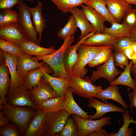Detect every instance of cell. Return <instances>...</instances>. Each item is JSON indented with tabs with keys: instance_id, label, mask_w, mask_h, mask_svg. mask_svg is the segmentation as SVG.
<instances>
[{
	"instance_id": "cell-20",
	"label": "cell",
	"mask_w": 136,
	"mask_h": 136,
	"mask_svg": "<svg viewBox=\"0 0 136 136\" xmlns=\"http://www.w3.org/2000/svg\"><path fill=\"white\" fill-rule=\"evenodd\" d=\"M32 18L33 22L35 28L38 34V41L40 44L43 32L46 27V20L43 18L42 11L43 4L39 2L36 6L31 8L28 7Z\"/></svg>"
},
{
	"instance_id": "cell-24",
	"label": "cell",
	"mask_w": 136,
	"mask_h": 136,
	"mask_svg": "<svg viewBox=\"0 0 136 136\" xmlns=\"http://www.w3.org/2000/svg\"><path fill=\"white\" fill-rule=\"evenodd\" d=\"M65 95L50 98L36 106V109L44 111L47 113L58 112L64 109Z\"/></svg>"
},
{
	"instance_id": "cell-17",
	"label": "cell",
	"mask_w": 136,
	"mask_h": 136,
	"mask_svg": "<svg viewBox=\"0 0 136 136\" xmlns=\"http://www.w3.org/2000/svg\"><path fill=\"white\" fill-rule=\"evenodd\" d=\"M2 51L4 58V64L8 67L10 75L11 83L9 87L25 84L21 80L17 72V56Z\"/></svg>"
},
{
	"instance_id": "cell-2",
	"label": "cell",
	"mask_w": 136,
	"mask_h": 136,
	"mask_svg": "<svg viewBox=\"0 0 136 136\" xmlns=\"http://www.w3.org/2000/svg\"><path fill=\"white\" fill-rule=\"evenodd\" d=\"M0 106V112L9 121L18 127L21 132L24 134L36 111L7 103Z\"/></svg>"
},
{
	"instance_id": "cell-13",
	"label": "cell",
	"mask_w": 136,
	"mask_h": 136,
	"mask_svg": "<svg viewBox=\"0 0 136 136\" xmlns=\"http://www.w3.org/2000/svg\"><path fill=\"white\" fill-rule=\"evenodd\" d=\"M17 57V72L21 80L25 84L26 76L28 71L38 69L46 63L42 61L39 62L34 57L27 54Z\"/></svg>"
},
{
	"instance_id": "cell-32",
	"label": "cell",
	"mask_w": 136,
	"mask_h": 136,
	"mask_svg": "<svg viewBox=\"0 0 136 136\" xmlns=\"http://www.w3.org/2000/svg\"><path fill=\"white\" fill-rule=\"evenodd\" d=\"M130 31L122 23L117 22H113L110 27L105 26L104 29V33L116 39L129 36Z\"/></svg>"
},
{
	"instance_id": "cell-38",
	"label": "cell",
	"mask_w": 136,
	"mask_h": 136,
	"mask_svg": "<svg viewBox=\"0 0 136 136\" xmlns=\"http://www.w3.org/2000/svg\"><path fill=\"white\" fill-rule=\"evenodd\" d=\"M122 24L130 31L136 30V9L129 8L123 16Z\"/></svg>"
},
{
	"instance_id": "cell-8",
	"label": "cell",
	"mask_w": 136,
	"mask_h": 136,
	"mask_svg": "<svg viewBox=\"0 0 136 136\" xmlns=\"http://www.w3.org/2000/svg\"><path fill=\"white\" fill-rule=\"evenodd\" d=\"M71 117L78 125L79 136H87L91 133L111 123V118L109 117H104L96 120L84 119L76 114L72 115Z\"/></svg>"
},
{
	"instance_id": "cell-43",
	"label": "cell",
	"mask_w": 136,
	"mask_h": 136,
	"mask_svg": "<svg viewBox=\"0 0 136 136\" xmlns=\"http://www.w3.org/2000/svg\"><path fill=\"white\" fill-rule=\"evenodd\" d=\"M23 0H0V9L3 10L12 9L15 6L20 4Z\"/></svg>"
},
{
	"instance_id": "cell-16",
	"label": "cell",
	"mask_w": 136,
	"mask_h": 136,
	"mask_svg": "<svg viewBox=\"0 0 136 136\" xmlns=\"http://www.w3.org/2000/svg\"><path fill=\"white\" fill-rule=\"evenodd\" d=\"M82 8L86 17L94 28L96 32L104 33V23L106 20L101 14L92 7L82 4Z\"/></svg>"
},
{
	"instance_id": "cell-46",
	"label": "cell",
	"mask_w": 136,
	"mask_h": 136,
	"mask_svg": "<svg viewBox=\"0 0 136 136\" xmlns=\"http://www.w3.org/2000/svg\"><path fill=\"white\" fill-rule=\"evenodd\" d=\"M9 121V119L0 112V127L7 124Z\"/></svg>"
},
{
	"instance_id": "cell-36",
	"label": "cell",
	"mask_w": 136,
	"mask_h": 136,
	"mask_svg": "<svg viewBox=\"0 0 136 136\" xmlns=\"http://www.w3.org/2000/svg\"><path fill=\"white\" fill-rule=\"evenodd\" d=\"M0 48L3 52L17 57L26 55L21 49L15 44L1 38L0 39Z\"/></svg>"
},
{
	"instance_id": "cell-45",
	"label": "cell",
	"mask_w": 136,
	"mask_h": 136,
	"mask_svg": "<svg viewBox=\"0 0 136 136\" xmlns=\"http://www.w3.org/2000/svg\"><path fill=\"white\" fill-rule=\"evenodd\" d=\"M128 95L130 106L136 108V89L133 90L128 94Z\"/></svg>"
},
{
	"instance_id": "cell-42",
	"label": "cell",
	"mask_w": 136,
	"mask_h": 136,
	"mask_svg": "<svg viewBox=\"0 0 136 136\" xmlns=\"http://www.w3.org/2000/svg\"><path fill=\"white\" fill-rule=\"evenodd\" d=\"M20 132V131L16 126L8 123L0 127V136H19L21 135Z\"/></svg>"
},
{
	"instance_id": "cell-1",
	"label": "cell",
	"mask_w": 136,
	"mask_h": 136,
	"mask_svg": "<svg viewBox=\"0 0 136 136\" xmlns=\"http://www.w3.org/2000/svg\"><path fill=\"white\" fill-rule=\"evenodd\" d=\"M60 48L51 54L34 57L37 60H42L48 64L53 71L52 76L57 78L70 79V76L66 70L63 62L64 52L69 46L72 45L75 41L74 35L69 37L64 40Z\"/></svg>"
},
{
	"instance_id": "cell-30",
	"label": "cell",
	"mask_w": 136,
	"mask_h": 136,
	"mask_svg": "<svg viewBox=\"0 0 136 136\" xmlns=\"http://www.w3.org/2000/svg\"><path fill=\"white\" fill-rule=\"evenodd\" d=\"M85 5L92 7L101 14L111 25L114 22H117L109 12L105 0H88Z\"/></svg>"
},
{
	"instance_id": "cell-5",
	"label": "cell",
	"mask_w": 136,
	"mask_h": 136,
	"mask_svg": "<svg viewBox=\"0 0 136 136\" xmlns=\"http://www.w3.org/2000/svg\"><path fill=\"white\" fill-rule=\"evenodd\" d=\"M6 96L7 103L20 107L27 106L36 109L35 104L26 84L9 87Z\"/></svg>"
},
{
	"instance_id": "cell-31",
	"label": "cell",
	"mask_w": 136,
	"mask_h": 136,
	"mask_svg": "<svg viewBox=\"0 0 136 136\" xmlns=\"http://www.w3.org/2000/svg\"><path fill=\"white\" fill-rule=\"evenodd\" d=\"M122 114L124 123L122 126L117 132L109 133L110 136H130L132 135L133 130L131 128L129 127V126L131 123L136 125V121L133 120L132 117H131L128 111H125Z\"/></svg>"
},
{
	"instance_id": "cell-41",
	"label": "cell",
	"mask_w": 136,
	"mask_h": 136,
	"mask_svg": "<svg viewBox=\"0 0 136 136\" xmlns=\"http://www.w3.org/2000/svg\"><path fill=\"white\" fill-rule=\"evenodd\" d=\"M113 53L115 66L124 69L129 64V59L123 52L114 51Z\"/></svg>"
},
{
	"instance_id": "cell-10",
	"label": "cell",
	"mask_w": 136,
	"mask_h": 136,
	"mask_svg": "<svg viewBox=\"0 0 136 136\" xmlns=\"http://www.w3.org/2000/svg\"><path fill=\"white\" fill-rule=\"evenodd\" d=\"M0 38L17 45L28 41L18 23L0 26Z\"/></svg>"
},
{
	"instance_id": "cell-34",
	"label": "cell",
	"mask_w": 136,
	"mask_h": 136,
	"mask_svg": "<svg viewBox=\"0 0 136 136\" xmlns=\"http://www.w3.org/2000/svg\"><path fill=\"white\" fill-rule=\"evenodd\" d=\"M78 28L75 18L72 15L64 26L60 28L57 32L58 37L62 40L74 35Z\"/></svg>"
},
{
	"instance_id": "cell-6",
	"label": "cell",
	"mask_w": 136,
	"mask_h": 136,
	"mask_svg": "<svg viewBox=\"0 0 136 136\" xmlns=\"http://www.w3.org/2000/svg\"><path fill=\"white\" fill-rule=\"evenodd\" d=\"M25 2L23 1L16 7L19 14L18 24L28 40L40 45L36 30L31 20V14Z\"/></svg>"
},
{
	"instance_id": "cell-19",
	"label": "cell",
	"mask_w": 136,
	"mask_h": 136,
	"mask_svg": "<svg viewBox=\"0 0 136 136\" xmlns=\"http://www.w3.org/2000/svg\"><path fill=\"white\" fill-rule=\"evenodd\" d=\"M53 73L51 67L46 63L38 68L31 70L27 72L25 77V84L31 91L39 83L45 73Z\"/></svg>"
},
{
	"instance_id": "cell-14",
	"label": "cell",
	"mask_w": 136,
	"mask_h": 136,
	"mask_svg": "<svg viewBox=\"0 0 136 136\" xmlns=\"http://www.w3.org/2000/svg\"><path fill=\"white\" fill-rule=\"evenodd\" d=\"M47 114L43 110H38L30 121L24 136H42L45 132V124Z\"/></svg>"
},
{
	"instance_id": "cell-21",
	"label": "cell",
	"mask_w": 136,
	"mask_h": 136,
	"mask_svg": "<svg viewBox=\"0 0 136 136\" xmlns=\"http://www.w3.org/2000/svg\"><path fill=\"white\" fill-rule=\"evenodd\" d=\"M17 45L21 49L25 54L36 56H42L51 54L56 50L53 46H51L48 48H44L29 41L20 43Z\"/></svg>"
},
{
	"instance_id": "cell-4",
	"label": "cell",
	"mask_w": 136,
	"mask_h": 136,
	"mask_svg": "<svg viewBox=\"0 0 136 136\" xmlns=\"http://www.w3.org/2000/svg\"><path fill=\"white\" fill-rule=\"evenodd\" d=\"M68 73L70 77L69 87L71 88L73 93L86 98H98L96 94L102 89V87L100 85L93 84L90 77L81 78L74 75L72 72Z\"/></svg>"
},
{
	"instance_id": "cell-3",
	"label": "cell",
	"mask_w": 136,
	"mask_h": 136,
	"mask_svg": "<svg viewBox=\"0 0 136 136\" xmlns=\"http://www.w3.org/2000/svg\"><path fill=\"white\" fill-rule=\"evenodd\" d=\"M112 48V46H91L82 44L79 47L77 61L72 69V73L81 78H84L88 70L85 66L103 50Z\"/></svg>"
},
{
	"instance_id": "cell-29",
	"label": "cell",
	"mask_w": 136,
	"mask_h": 136,
	"mask_svg": "<svg viewBox=\"0 0 136 136\" xmlns=\"http://www.w3.org/2000/svg\"><path fill=\"white\" fill-rule=\"evenodd\" d=\"M9 74L7 67L4 64H0V105L7 103L6 96L11 83Z\"/></svg>"
},
{
	"instance_id": "cell-15",
	"label": "cell",
	"mask_w": 136,
	"mask_h": 136,
	"mask_svg": "<svg viewBox=\"0 0 136 136\" xmlns=\"http://www.w3.org/2000/svg\"><path fill=\"white\" fill-rule=\"evenodd\" d=\"M95 32L94 31L89 33L80 39L76 44L70 45L66 49L64 55L63 62L65 68L68 73L72 72V69L77 61L78 53L77 52L79 47L87 38Z\"/></svg>"
},
{
	"instance_id": "cell-11",
	"label": "cell",
	"mask_w": 136,
	"mask_h": 136,
	"mask_svg": "<svg viewBox=\"0 0 136 136\" xmlns=\"http://www.w3.org/2000/svg\"><path fill=\"white\" fill-rule=\"evenodd\" d=\"M30 91L36 106L45 100L57 97L51 86L43 77L39 83Z\"/></svg>"
},
{
	"instance_id": "cell-22",
	"label": "cell",
	"mask_w": 136,
	"mask_h": 136,
	"mask_svg": "<svg viewBox=\"0 0 136 136\" xmlns=\"http://www.w3.org/2000/svg\"><path fill=\"white\" fill-rule=\"evenodd\" d=\"M107 8L111 16L118 23H120L124 13L130 5L123 0H105Z\"/></svg>"
},
{
	"instance_id": "cell-12",
	"label": "cell",
	"mask_w": 136,
	"mask_h": 136,
	"mask_svg": "<svg viewBox=\"0 0 136 136\" xmlns=\"http://www.w3.org/2000/svg\"><path fill=\"white\" fill-rule=\"evenodd\" d=\"M88 107L94 108L95 113L93 115H89V119L94 120L101 118L106 113L111 112H118L122 114L125 111L123 109L110 103L102 102L95 99L94 97L89 99Z\"/></svg>"
},
{
	"instance_id": "cell-7",
	"label": "cell",
	"mask_w": 136,
	"mask_h": 136,
	"mask_svg": "<svg viewBox=\"0 0 136 136\" xmlns=\"http://www.w3.org/2000/svg\"><path fill=\"white\" fill-rule=\"evenodd\" d=\"M70 115L64 110L47 113L45 121V132L43 136H58Z\"/></svg>"
},
{
	"instance_id": "cell-39",
	"label": "cell",
	"mask_w": 136,
	"mask_h": 136,
	"mask_svg": "<svg viewBox=\"0 0 136 136\" xmlns=\"http://www.w3.org/2000/svg\"><path fill=\"white\" fill-rule=\"evenodd\" d=\"M134 42V41L129 36L117 38L112 46V49L114 51L123 52L125 49L131 46Z\"/></svg>"
},
{
	"instance_id": "cell-35",
	"label": "cell",
	"mask_w": 136,
	"mask_h": 136,
	"mask_svg": "<svg viewBox=\"0 0 136 136\" xmlns=\"http://www.w3.org/2000/svg\"><path fill=\"white\" fill-rule=\"evenodd\" d=\"M0 13V27L18 23L19 14L12 9L2 10Z\"/></svg>"
},
{
	"instance_id": "cell-23",
	"label": "cell",
	"mask_w": 136,
	"mask_h": 136,
	"mask_svg": "<svg viewBox=\"0 0 136 136\" xmlns=\"http://www.w3.org/2000/svg\"><path fill=\"white\" fill-rule=\"evenodd\" d=\"M118 85L111 84L105 89H102L96 94L99 98L107 103L108 99H111L117 102L126 109L128 106L122 98L119 91Z\"/></svg>"
},
{
	"instance_id": "cell-37",
	"label": "cell",
	"mask_w": 136,
	"mask_h": 136,
	"mask_svg": "<svg viewBox=\"0 0 136 136\" xmlns=\"http://www.w3.org/2000/svg\"><path fill=\"white\" fill-rule=\"evenodd\" d=\"M58 136H79L78 125L72 117H69Z\"/></svg>"
},
{
	"instance_id": "cell-33",
	"label": "cell",
	"mask_w": 136,
	"mask_h": 136,
	"mask_svg": "<svg viewBox=\"0 0 136 136\" xmlns=\"http://www.w3.org/2000/svg\"><path fill=\"white\" fill-rule=\"evenodd\" d=\"M58 10L66 13L72 8L86 4L88 0H50Z\"/></svg>"
},
{
	"instance_id": "cell-18",
	"label": "cell",
	"mask_w": 136,
	"mask_h": 136,
	"mask_svg": "<svg viewBox=\"0 0 136 136\" xmlns=\"http://www.w3.org/2000/svg\"><path fill=\"white\" fill-rule=\"evenodd\" d=\"M69 12L75 17L77 26L81 31L80 36L77 40H79L89 33L95 31L94 28L88 21L82 9H80L77 7L74 8Z\"/></svg>"
},
{
	"instance_id": "cell-50",
	"label": "cell",
	"mask_w": 136,
	"mask_h": 136,
	"mask_svg": "<svg viewBox=\"0 0 136 136\" xmlns=\"http://www.w3.org/2000/svg\"><path fill=\"white\" fill-rule=\"evenodd\" d=\"M125 2L129 5L132 4L136 6V0H123Z\"/></svg>"
},
{
	"instance_id": "cell-47",
	"label": "cell",
	"mask_w": 136,
	"mask_h": 136,
	"mask_svg": "<svg viewBox=\"0 0 136 136\" xmlns=\"http://www.w3.org/2000/svg\"><path fill=\"white\" fill-rule=\"evenodd\" d=\"M132 47L134 51V56L133 59L131 60L132 61V64H136V41H134Z\"/></svg>"
},
{
	"instance_id": "cell-40",
	"label": "cell",
	"mask_w": 136,
	"mask_h": 136,
	"mask_svg": "<svg viewBox=\"0 0 136 136\" xmlns=\"http://www.w3.org/2000/svg\"><path fill=\"white\" fill-rule=\"evenodd\" d=\"M112 48L105 49L100 52L96 57L88 64L90 67L100 65L107 61L113 53Z\"/></svg>"
},
{
	"instance_id": "cell-51",
	"label": "cell",
	"mask_w": 136,
	"mask_h": 136,
	"mask_svg": "<svg viewBox=\"0 0 136 136\" xmlns=\"http://www.w3.org/2000/svg\"><path fill=\"white\" fill-rule=\"evenodd\" d=\"M26 0L28 2H31V3L33 2L34 1V0Z\"/></svg>"
},
{
	"instance_id": "cell-25",
	"label": "cell",
	"mask_w": 136,
	"mask_h": 136,
	"mask_svg": "<svg viewBox=\"0 0 136 136\" xmlns=\"http://www.w3.org/2000/svg\"><path fill=\"white\" fill-rule=\"evenodd\" d=\"M71 88H68L65 94L66 99L64 110L70 115L76 114L81 118L89 119L88 113L83 111L77 104L73 98Z\"/></svg>"
},
{
	"instance_id": "cell-27",
	"label": "cell",
	"mask_w": 136,
	"mask_h": 136,
	"mask_svg": "<svg viewBox=\"0 0 136 136\" xmlns=\"http://www.w3.org/2000/svg\"><path fill=\"white\" fill-rule=\"evenodd\" d=\"M116 39L105 33L95 32L87 38L83 44L91 46H112Z\"/></svg>"
},
{
	"instance_id": "cell-9",
	"label": "cell",
	"mask_w": 136,
	"mask_h": 136,
	"mask_svg": "<svg viewBox=\"0 0 136 136\" xmlns=\"http://www.w3.org/2000/svg\"><path fill=\"white\" fill-rule=\"evenodd\" d=\"M113 53L107 61L101 65L97 66L96 70L92 71L90 77L92 82L103 78L110 83L120 73L121 71L119 70L115 66Z\"/></svg>"
},
{
	"instance_id": "cell-44",
	"label": "cell",
	"mask_w": 136,
	"mask_h": 136,
	"mask_svg": "<svg viewBox=\"0 0 136 136\" xmlns=\"http://www.w3.org/2000/svg\"><path fill=\"white\" fill-rule=\"evenodd\" d=\"M87 136H110V134L101 128L91 133Z\"/></svg>"
},
{
	"instance_id": "cell-28",
	"label": "cell",
	"mask_w": 136,
	"mask_h": 136,
	"mask_svg": "<svg viewBox=\"0 0 136 136\" xmlns=\"http://www.w3.org/2000/svg\"><path fill=\"white\" fill-rule=\"evenodd\" d=\"M132 65V62L131 60L119 77L114 79L110 84L125 85L129 87L133 90L136 89V79L132 78L131 75Z\"/></svg>"
},
{
	"instance_id": "cell-49",
	"label": "cell",
	"mask_w": 136,
	"mask_h": 136,
	"mask_svg": "<svg viewBox=\"0 0 136 136\" xmlns=\"http://www.w3.org/2000/svg\"><path fill=\"white\" fill-rule=\"evenodd\" d=\"M129 37L134 41H136V30L130 31Z\"/></svg>"
},
{
	"instance_id": "cell-26",
	"label": "cell",
	"mask_w": 136,
	"mask_h": 136,
	"mask_svg": "<svg viewBox=\"0 0 136 136\" xmlns=\"http://www.w3.org/2000/svg\"><path fill=\"white\" fill-rule=\"evenodd\" d=\"M42 77L51 86L56 92L57 97L65 95L70 87V80L62 78L56 77L45 73Z\"/></svg>"
},
{
	"instance_id": "cell-48",
	"label": "cell",
	"mask_w": 136,
	"mask_h": 136,
	"mask_svg": "<svg viewBox=\"0 0 136 136\" xmlns=\"http://www.w3.org/2000/svg\"><path fill=\"white\" fill-rule=\"evenodd\" d=\"M131 73L134 78L136 79V64H132V65Z\"/></svg>"
}]
</instances>
